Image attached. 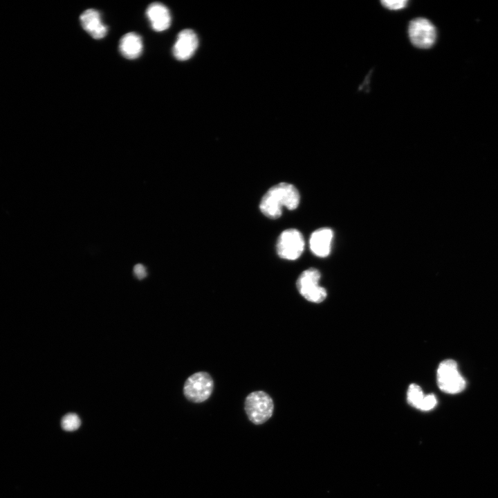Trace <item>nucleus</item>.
Returning <instances> with one entry per match:
<instances>
[{
  "label": "nucleus",
  "mask_w": 498,
  "mask_h": 498,
  "mask_svg": "<svg viewBox=\"0 0 498 498\" xmlns=\"http://www.w3.org/2000/svg\"><path fill=\"white\" fill-rule=\"evenodd\" d=\"M143 48L141 37L136 33L124 35L119 43V50L123 57L129 59L138 58Z\"/></svg>",
  "instance_id": "nucleus-12"
},
{
  "label": "nucleus",
  "mask_w": 498,
  "mask_h": 498,
  "mask_svg": "<svg viewBox=\"0 0 498 498\" xmlns=\"http://www.w3.org/2000/svg\"><path fill=\"white\" fill-rule=\"evenodd\" d=\"M320 278V271L314 268L304 270L297 278L296 282L297 290L306 300L319 304L326 297V290L319 285Z\"/></svg>",
  "instance_id": "nucleus-3"
},
{
  "label": "nucleus",
  "mask_w": 498,
  "mask_h": 498,
  "mask_svg": "<svg viewBox=\"0 0 498 498\" xmlns=\"http://www.w3.org/2000/svg\"><path fill=\"white\" fill-rule=\"evenodd\" d=\"M81 424L79 416L73 413L66 414L62 419L61 425L64 430L73 432L77 430Z\"/></svg>",
  "instance_id": "nucleus-14"
},
{
  "label": "nucleus",
  "mask_w": 498,
  "mask_h": 498,
  "mask_svg": "<svg viewBox=\"0 0 498 498\" xmlns=\"http://www.w3.org/2000/svg\"><path fill=\"white\" fill-rule=\"evenodd\" d=\"M437 384L448 394H457L465 387V380L459 371L456 362L448 359L442 361L437 369Z\"/></svg>",
  "instance_id": "nucleus-4"
},
{
  "label": "nucleus",
  "mask_w": 498,
  "mask_h": 498,
  "mask_svg": "<svg viewBox=\"0 0 498 498\" xmlns=\"http://www.w3.org/2000/svg\"><path fill=\"white\" fill-rule=\"evenodd\" d=\"M304 240L301 232L293 228L283 231L277 241V252L282 258L295 260L302 254Z\"/></svg>",
  "instance_id": "nucleus-7"
},
{
  "label": "nucleus",
  "mask_w": 498,
  "mask_h": 498,
  "mask_svg": "<svg viewBox=\"0 0 498 498\" xmlns=\"http://www.w3.org/2000/svg\"><path fill=\"white\" fill-rule=\"evenodd\" d=\"M273 409L271 397L264 391H253L246 398V413L249 420L255 425L267 421L272 416Z\"/></svg>",
  "instance_id": "nucleus-2"
},
{
  "label": "nucleus",
  "mask_w": 498,
  "mask_h": 498,
  "mask_svg": "<svg viewBox=\"0 0 498 498\" xmlns=\"http://www.w3.org/2000/svg\"><path fill=\"white\" fill-rule=\"evenodd\" d=\"M214 382L210 375L199 371L191 375L185 381L183 393L186 398L193 403H202L211 395Z\"/></svg>",
  "instance_id": "nucleus-5"
},
{
  "label": "nucleus",
  "mask_w": 498,
  "mask_h": 498,
  "mask_svg": "<svg viewBox=\"0 0 498 498\" xmlns=\"http://www.w3.org/2000/svg\"><path fill=\"white\" fill-rule=\"evenodd\" d=\"M146 16L155 31L161 32L170 26L172 18L169 10L160 3L149 4L146 10Z\"/></svg>",
  "instance_id": "nucleus-11"
},
{
  "label": "nucleus",
  "mask_w": 498,
  "mask_h": 498,
  "mask_svg": "<svg viewBox=\"0 0 498 498\" xmlns=\"http://www.w3.org/2000/svg\"><path fill=\"white\" fill-rule=\"evenodd\" d=\"M299 201V193L293 185L279 183L265 193L259 203V209L268 218L276 219L281 216L283 207L293 210L298 207Z\"/></svg>",
  "instance_id": "nucleus-1"
},
{
  "label": "nucleus",
  "mask_w": 498,
  "mask_h": 498,
  "mask_svg": "<svg viewBox=\"0 0 498 498\" xmlns=\"http://www.w3.org/2000/svg\"><path fill=\"white\" fill-rule=\"evenodd\" d=\"M333 238V232L330 228H322L315 230L309 239L311 252L319 257H327L331 252Z\"/></svg>",
  "instance_id": "nucleus-10"
},
{
  "label": "nucleus",
  "mask_w": 498,
  "mask_h": 498,
  "mask_svg": "<svg viewBox=\"0 0 498 498\" xmlns=\"http://www.w3.org/2000/svg\"><path fill=\"white\" fill-rule=\"evenodd\" d=\"M381 4L390 10H398L405 8L408 4L407 0H383Z\"/></svg>",
  "instance_id": "nucleus-15"
},
{
  "label": "nucleus",
  "mask_w": 498,
  "mask_h": 498,
  "mask_svg": "<svg viewBox=\"0 0 498 498\" xmlns=\"http://www.w3.org/2000/svg\"><path fill=\"white\" fill-rule=\"evenodd\" d=\"M199 40L196 33L191 29L181 31L173 46L175 58L180 61L189 59L197 49Z\"/></svg>",
  "instance_id": "nucleus-8"
},
{
  "label": "nucleus",
  "mask_w": 498,
  "mask_h": 498,
  "mask_svg": "<svg viewBox=\"0 0 498 498\" xmlns=\"http://www.w3.org/2000/svg\"><path fill=\"white\" fill-rule=\"evenodd\" d=\"M81 25L93 38L100 39L107 33V26L101 19L99 12L95 9H87L80 16Z\"/></svg>",
  "instance_id": "nucleus-9"
},
{
  "label": "nucleus",
  "mask_w": 498,
  "mask_h": 498,
  "mask_svg": "<svg viewBox=\"0 0 498 498\" xmlns=\"http://www.w3.org/2000/svg\"><path fill=\"white\" fill-rule=\"evenodd\" d=\"M424 395L421 388L416 384H411L407 392V399L409 405L419 409V407L424 398Z\"/></svg>",
  "instance_id": "nucleus-13"
},
{
  "label": "nucleus",
  "mask_w": 498,
  "mask_h": 498,
  "mask_svg": "<svg viewBox=\"0 0 498 498\" xmlns=\"http://www.w3.org/2000/svg\"><path fill=\"white\" fill-rule=\"evenodd\" d=\"M133 273L138 279H142L147 276L146 268L141 264L135 265L133 267Z\"/></svg>",
  "instance_id": "nucleus-17"
},
{
  "label": "nucleus",
  "mask_w": 498,
  "mask_h": 498,
  "mask_svg": "<svg viewBox=\"0 0 498 498\" xmlns=\"http://www.w3.org/2000/svg\"><path fill=\"white\" fill-rule=\"evenodd\" d=\"M436 398L434 394H427L425 396L419 409L423 411H428L433 409L436 405Z\"/></svg>",
  "instance_id": "nucleus-16"
},
{
  "label": "nucleus",
  "mask_w": 498,
  "mask_h": 498,
  "mask_svg": "<svg viewBox=\"0 0 498 498\" xmlns=\"http://www.w3.org/2000/svg\"><path fill=\"white\" fill-rule=\"evenodd\" d=\"M408 35L411 43L416 48H431L436 40L437 32L433 24L425 18L412 20L408 26Z\"/></svg>",
  "instance_id": "nucleus-6"
}]
</instances>
